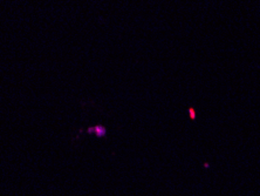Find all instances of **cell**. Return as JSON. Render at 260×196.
I'll return each mask as SVG.
<instances>
[{
    "mask_svg": "<svg viewBox=\"0 0 260 196\" xmlns=\"http://www.w3.org/2000/svg\"><path fill=\"white\" fill-rule=\"evenodd\" d=\"M94 133L96 134V136L98 137H102L106 135V128L103 127V126H96L95 128H94Z\"/></svg>",
    "mask_w": 260,
    "mask_h": 196,
    "instance_id": "6da1fadb",
    "label": "cell"
},
{
    "mask_svg": "<svg viewBox=\"0 0 260 196\" xmlns=\"http://www.w3.org/2000/svg\"><path fill=\"white\" fill-rule=\"evenodd\" d=\"M190 116H191L192 120L196 118V114H195V109H193V108H190Z\"/></svg>",
    "mask_w": 260,
    "mask_h": 196,
    "instance_id": "7a4b0ae2",
    "label": "cell"
},
{
    "mask_svg": "<svg viewBox=\"0 0 260 196\" xmlns=\"http://www.w3.org/2000/svg\"><path fill=\"white\" fill-rule=\"evenodd\" d=\"M94 132V128H92V127H90V128H88V133H89V134H90V133H93Z\"/></svg>",
    "mask_w": 260,
    "mask_h": 196,
    "instance_id": "3957f363",
    "label": "cell"
}]
</instances>
